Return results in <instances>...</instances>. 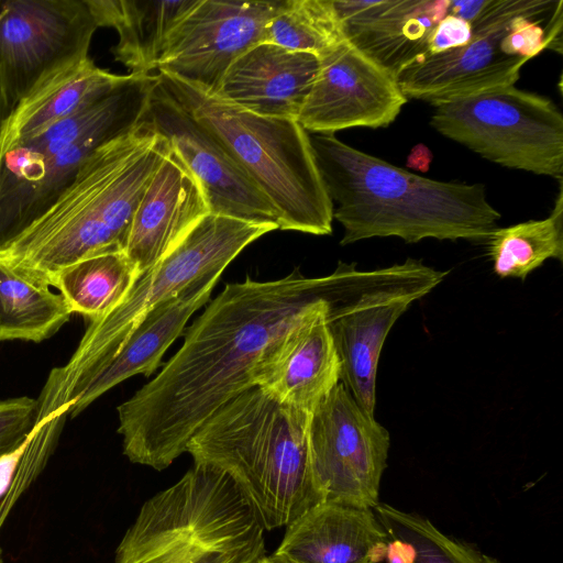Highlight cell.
Segmentation results:
<instances>
[{"instance_id": "cell-22", "label": "cell", "mask_w": 563, "mask_h": 563, "mask_svg": "<svg viewBox=\"0 0 563 563\" xmlns=\"http://www.w3.org/2000/svg\"><path fill=\"white\" fill-rule=\"evenodd\" d=\"M128 78L99 68L89 56L60 68L10 112L0 133V156L20 141L97 102Z\"/></svg>"}, {"instance_id": "cell-18", "label": "cell", "mask_w": 563, "mask_h": 563, "mask_svg": "<svg viewBox=\"0 0 563 563\" xmlns=\"http://www.w3.org/2000/svg\"><path fill=\"white\" fill-rule=\"evenodd\" d=\"M346 40L397 74L428 53L450 0H333Z\"/></svg>"}, {"instance_id": "cell-27", "label": "cell", "mask_w": 563, "mask_h": 563, "mask_svg": "<svg viewBox=\"0 0 563 563\" xmlns=\"http://www.w3.org/2000/svg\"><path fill=\"white\" fill-rule=\"evenodd\" d=\"M344 38L333 0H285L266 24L263 43L320 57Z\"/></svg>"}, {"instance_id": "cell-20", "label": "cell", "mask_w": 563, "mask_h": 563, "mask_svg": "<svg viewBox=\"0 0 563 563\" xmlns=\"http://www.w3.org/2000/svg\"><path fill=\"white\" fill-rule=\"evenodd\" d=\"M222 273L218 269L199 277L152 310L114 357L71 396L68 416L75 418L123 380L137 374L150 376L154 373L189 318L207 303Z\"/></svg>"}, {"instance_id": "cell-23", "label": "cell", "mask_w": 563, "mask_h": 563, "mask_svg": "<svg viewBox=\"0 0 563 563\" xmlns=\"http://www.w3.org/2000/svg\"><path fill=\"white\" fill-rule=\"evenodd\" d=\"M98 26L113 27L118 44L117 62L133 75H151L166 40L197 0H87Z\"/></svg>"}, {"instance_id": "cell-19", "label": "cell", "mask_w": 563, "mask_h": 563, "mask_svg": "<svg viewBox=\"0 0 563 563\" xmlns=\"http://www.w3.org/2000/svg\"><path fill=\"white\" fill-rule=\"evenodd\" d=\"M319 64L314 54L258 43L232 63L216 95L257 115L298 120Z\"/></svg>"}, {"instance_id": "cell-33", "label": "cell", "mask_w": 563, "mask_h": 563, "mask_svg": "<svg viewBox=\"0 0 563 563\" xmlns=\"http://www.w3.org/2000/svg\"><path fill=\"white\" fill-rule=\"evenodd\" d=\"M432 161V154L424 145H417L412 148L407 165L411 168L427 172Z\"/></svg>"}, {"instance_id": "cell-15", "label": "cell", "mask_w": 563, "mask_h": 563, "mask_svg": "<svg viewBox=\"0 0 563 563\" xmlns=\"http://www.w3.org/2000/svg\"><path fill=\"white\" fill-rule=\"evenodd\" d=\"M319 60L297 120L308 133L386 128L408 101L396 77L346 38Z\"/></svg>"}, {"instance_id": "cell-2", "label": "cell", "mask_w": 563, "mask_h": 563, "mask_svg": "<svg viewBox=\"0 0 563 563\" xmlns=\"http://www.w3.org/2000/svg\"><path fill=\"white\" fill-rule=\"evenodd\" d=\"M169 147L142 120L97 148L46 210L0 246V263L51 286L80 260L124 251L136 208Z\"/></svg>"}, {"instance_id": "cell-7", "label": "cell", "mask_w": 563, "mask_h": 563, "mask_svg": "<svg viewBox=\"0 0 563 563\" xmlns=\"http://www.w3.org/2000/svg\"><path fill=\"white\" fill-rule=\"evenodd\" d=\"M271 224L209 213L159 263L141 274L125 299L91 321L64 366L51 371L36 399L47 415L68 412L71 396L120 351L144 318L199 277L224 271Z\"/></svg>"}, {"instance_id": "cell-5", "label": "cell", "mask_w": 563, "mask_h": 563, "mask_svg": "<svg viewBox=\"0 0 563 563\" xmlns=\"http://www.w3.org/2000/svg\"><path fill=\"white\" fill-rule=\"evenodd\" d=\"M161 86L210 130L267 197L280 230L332 233L333 203L317 166L309 133L297 120L249 112L164 73Z\"/></svg>"}, {"instance_id": "cell-11", "label": "cell", "mask_w": 563, "mask_h": 563, "mask_svg": "<svg viewBox=\"0 0 563 563\" xmlns=\"http://www.w3.org/2000/svg\"><path fill=\"white\" fill-rule=\"evenodd\" d=\"M446 274L407 258L391 265L378 284L328 318L340 361V383L366 412L374 415L379 356L393 325Z\"/></svg>"}, {"instance_id": "cell-29", "label": "cell", "mask_w": 563, "mask_h": 563, "mask_svg": "<svg viewBox=\"0 0 563 563\" xmlns=\"http://www.w3.org/2000/svg\"><path fill=\"white\" fill-rule=\"evenodd\" d=\"M35 418L36 399L24 396L0 400V455L26 440Z\"/></svg>"}, {"instance_id": "cell-35", "label": "cell", "mask_w": 563, "mask_h": 563, "mask_svg": "<svg viewBox=\"0 0 563 563\" xmlns=\"http://www.w3.org/2000/svg\"><path fill=\"white\" fill-rule=\"evenodd\" d=\"M257 563H288V562L275 554H271V555H265Z\"/></svg>"}, {"instance_id": "cell-3", "label": "cell", "mask_w": 563, "mask_h": 563, "mask_svg": "<svg viewBox=\"0 0 563 563\" xmlns=\"http://www.w3.org/2000/svg\"><path fill=\"white\" fill-rule=\"evenodd\" d=\"M318 169L343 228L341 245L396 236L488 240L501 214L483 184L426 178L364 153L334 134L309 133Z\"/></svg>"}, {"instance_id": "cell-9", "label": "cell", "mask_w": 563, "mask_h": 563, "mask_svg": "<svg viewBox=\"0 0 563 563\" xmlns=\"http://www.w3.org/2000/svg\"><path fill=\"white\" fill-rule=\"evenodd\" d=\"M308 446L312 476L323 501L376 507L390 435L342 383L311 412Z\"/></svg>"}, {"instance_id": "cell-8", "label": "cell", "mask_w": 563, "mask_h": 563, "mask_svg": "<svg viewBox=\"0 0 563 563\" xmlns=\"http://www.w3.org/2000/svg\"><path fill=\"white\" fill-rule=\"evenodd\" d=\"M432 106L443 136L504 167L562 179L563 115L548 97L509 86Z\"/></svg>"}, {"instance_id": "cell-6", "label": "cell", "mask_w": 563, "mask_h": 563, "mask_svg": "<svg viewBox=\"0 0 563 563\" xmlns=\"http://www.w3.org/2000/svg\"><path fill=\"white\" fill-rule=\"evenodd\" d=\"M263 533L230 477L194 464L142 505L114 563H257Z\"/></svg>"}, {"instance_id": "cell-32", "label": "cell", "mask_w": 563, "mask_h": 563, "mask_svg": "<svg viewBox=\"0 0 563 563\" xmlns=\"http://www.w3.org/2000/svg\"><path fill=\"white\" fill-rule=\"evenodd\" d=\"M416 555V549L410 542L390 538L387 543L385 561L387 563H413Z\"/></svg>"}, {"instance_id": "cell-17", "label": "cell", "mask_w": 563, "mask_h": 563, "mask_svg": "<svg viewBox=\"0 0 563 563\" xmlns=\"http://www.w3.org/2000/svg\"><path fill=\"white\" fill-rule=\"evenodd\" d=\"M209 213L200 184L170 146L136 208L124 253L143 274Z\"/></svg>"}, {"instance_id": "cell-4", "label": "cell", "mask_w": 563, "mask_h": 563, "mask_svg": "<svg viewBox=\"0 0 563 563\" xmlns=\"http://www.w3.org/2000/svg\"><path fill=\"white\" fill-rule=\"evenodd\" d=\"M310 415L255 386L212 415L186 453L228 475L263 530L287 527L323 501L310 466Z\"/></svg>"}, {"instance_id": "cell-31", "label": "cell", "mask_w": 563, "mask_h": 563, "mask_svg": "<svg viewBox=\"0 0 563 563\" xmlns=\"http://www.w3.org/2000/svg\"><path fill=\"white\" fill-rule=\"evenodd\" d=\"M30 440L31 433L18 448L0 455V498L9 492Z\"/></svg>"}, {"instance_id": "cell-30", "label": "cell", "mask_w": 563, "mask_h": 563, "mask_svg": "<svg viewBox=\"0 0 563 563\" xmlns=\"http://www.w3.org/2000/svg\"><path fill=\"white\" fill-rule=\"evenodd\" d=\"M471 24L464 19L449 13L435 26L429 40L426 56L442 54L464 46L471 41Z\"/></svg>"}, {"instance_id": "cell-26", "label": "cell", "mask_w": 563, "mask_h": 563, "mask_svg": "<svg viewBox=\"0 0 563 563\" xmlns=\"http://www.w3.org/2000/svg\"><path fill=\"white\" fill-rule=\"evenodd\" d=\"M550 216L506 228H497L488 238V254L494 273L500 278L526 277L547 260L563 261V186Z\"/></svg>"}, {"instance_id": "cell-28", "label": "cell", "mask_w": 563, "mask_h": 563, "mask_svg": "<svg viewBox=\"0 0 563 563\" xmlns=\"http://www.w3.org/2000/svg\"><path fill=\"white\" fill-rule=\"evenodd\" d=\"M389 538L410 542L416 549L413 563H500L477 548L444 534L429 519L378 503L373 509Z\"/></svg>"}, {"instance_id": "cell-34", "label": "cell", "mask_w": 563, "mask_h": 563, "mask_svg": "<svg viewBox=\"0 0 563 563\" xmlns=\"http://www.w3.org/2000/svg\"><path fill=\"white\" fill-rule=\"evenodd\" d=\"M11 110L9 106L7 104L5 98L3 96L1 86H0V133L3 126V123L8 115L10 114Z\"/></svg>"}, {"instance_id": "cell-14", "label": "cell", "mask_w": 563, "mask_h": 563, "mask_svg": "<svg viewBox=\"0 0 563 563\" xmlns=\"http://www.w3.org/2000/svg\"><path fill=\"white\" fill-rule=\"evenodd\" d=\"M142 120L168 141L198 180L210 213L279 229L277 211L267 197L220 140L183 108L157 78Z\"/></svg>"}, {"instance_id": "cell-21", "label": "cell", "mask_w": 563, "mask_h": 563, "mask_svg": "<svg viewBox=\"0 0 563 563\" xmlns=\"http://www.w3.org/2000/svg\"><path fill=\"white\" fill-rule=\"evenodd\" d=\"M389 539L373 509L322 501L286 527L273 554L288 563H382Z\"/></svg>"}, {"instance_id": "cell-1", "label": "cell", "mask_w": 563, "mask_h": 563, "mask_svg": "<svg viewBox=\"0 0 563 563\" xmlns=\"http://www.w3.org/2000/svg\"><path fill=\"white\" fill-rule=\"evenodd\" d=\"M343 283L333 273L308 277L295 268L275 280L227 284L187 329L162 371L118 407L124 455L167 468L222 406L256 386L273 345L321 302H336Z\"/></svg>"}, {"instance_id": "cell-25", "label": "cell", "mask_w": 563, "mask_h": 563, "mask_svg": "<svg viewBox=\"0 0 563 563\" xmlns=\"http://www.w3.org/2000/svg\"><path fill=\"white\" fill-rule=\"evenodd\" d=\"M73 312L51 286L0 263V342H41L64 325Z\"/></svg>"}, {"instance_id": "cell-16", "label": "cell", "mask_w": 563, "mask_h": 563, "mask_svg": "<svg viewBox=\"0 0 563 563\" xmlns=\"http://www.w3.org/2000/svg\"><path fill=\"white\" fill-rule=\"evenodd\" d=\"M339 302H321L269 350L256 373V386L282 404L311 413L340 383V361L328 327Z\"/></svg>"}, {"instance_id": "cell-13", "label": "cell", "mask_w": 563, "mask_h": 563, "mask_svg": "<svg viewBox=\"0 0 563 563\" xmlns=\"http://www.w3.org/2000/svg\"><path fill=\"white\" fill-rule=\"evenodd\" d=\"M285 0H197L170 31L157 62L164 73L216 95L232 63L263 43Z\"/></svg>"}, {"instance_id": "cell-10", "label": "cell", "mask_w": 563, "mask_h": 563, "mask_svg": "<svg viewBox=\"0 0 563 563\" xmlns=\"http://www.w3.org/2000/svg\"><path fill=\"white\" fill-rule=\"evenodd\" d=\"M98 27L87 0H0V86L10 110L52 74L88 57Z\"/></svg>"}, {"instance_id": "cell-12", "label": "cell", "mask_w": 563, "mask_h": 563, "mask_svg": "<svg viewBox=\"0 0 563 563\" xmlns=\"http://www.w3.org/2000/svg\"><path fill=\"white\" fill-rule=\"evenodd\" d=\"M540 0H486L471 22L472 37L464 46L417 59L396 80L407 99L438 102L515 86L527 58L508 55L503 41L512 20Z\"/></svg>"}, {"instance_id": "cell-24", "label": "cell", "mask_w": 563, "mask_h": 563, "mask_svg": "<svg viewBox=\"0 0 563 563\" xmlns=\"http://www.w3.org/2000/svg\"><path fill=\"white\" fill-rule=\"evenodd\" d=\"M140 275L124 251L106 252L63 268L51 286L59 291L73 313L91 322L117 308Z\"/></svg>"}]
</instances>
